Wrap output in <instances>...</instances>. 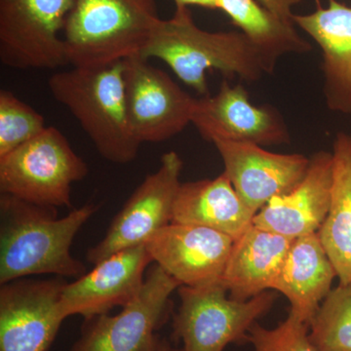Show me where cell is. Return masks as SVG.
<instances>
[{
  "label": "cell",
  "mask_w": 351,
  "mask_h": 351,
  "mask_svg": "<svg viewBox=\"0 0 351 351\" xmlns=\"http://www.w3.org/2000/svg\"><path fill=\"white\" fill-rule=\"evenodd\" d=\"M182 166L177 152L163 154L158 169L135 189L112 219L105 237L89 249L88 262L95 265L117 252L145 245L172 223Z\"/></svg>",
  "instance_id": "9c48e42d"
},
{
  "label": "cell",
  "mask_w": 351,
  "mask_h": 351,
  "mask_svg": "<svg viewBox=\"0 0 351 351\" xmlns=\"http://www.w3.org/2000/svg\"><path fill=\"white\" fill-rule=\"evenodd\" d=\"M178 293L181 306L173 318V339L182 341L184 351H223L230 343H246L250 328L276 301L267 291L249 301H235L221 280L181 286Z\"/></svg>",
  "instance_id": "8992f818"
},
{
  "label": "cell",
  "mask_w": 351,
  "mask_h": 351,
  "mask_svg": "<svg viewBox=\"0 0 351 351\" xmlns=\"http://www.w3.org/2000/svg\"><path fill=\"white\" fill-rule=\"evenodd\" d=\"M217 9L230 17L274 66L284 55L306 54L313 49L294 23L279 17L258 0H217Z\"/></svg>",
  "instance_id": "7402d4cb"
},
{
  "label": "cell",
  "mask_w": 351,
  "mask_h": 351,
  "mask_svg": "<svg viewBox=\"0 0 351 351\" xmlns=\"http://www.w3.org/2000/svg\"><path fill=\"white\" fill-rule=\"evenodd\" d=\"M247 343L254 351H318L309 339V325L291 313L274 329L256 322L249 330Z\"/></svg>",
  "instance_id": "d4e9b609"
},
{
  "label": "cell",
  "mask_w": 351,
  "mask_h": 351,
  "mask_svg": "<svg viewBox=\"0 0 351 351\" xmlns=\"http://www.w3.org/2000/svg\"><path fill=\"white\" fill-rule=\"evenodd\" d=\"M181 286L154 263L137 298L119 313L85 320L71 351H149L172 313L171 295Z\"/></svg>",
  "instance_id": "ba28073f"
},
{
  "label": "cell",
  "mask_w": 351,
  "mask_h": 351,
  "mask_svg": "<svg viewBox=\"0 0 351 351\" xmlns=\"http://www.w3.org/2000/svg\"><path fill=\"white\" fill-rule=\"evenodd\" d=\"M293 23L319 46L327 108L351 114V7L328 0L327 7L304 15L295 14Z\"/></svg>",
  "instance_id": "e0dca14e"
},
{
  "label": "cell",
  "mask_w": 351,
  "mask_h": 351,
  "mask_svg": "<svg viewBox=\"0 0 351 351\" xmlns=\"http://www.w3.org/2000/svg\"><path fill=\"white\" fill-rule=\"evenodd\" d=\"M337 272L317 232L295 239L272 290L285 295L290 313L311 324L332 291Z\"/></svg>",
  "instance_id": "d6986e66"
},
{
  "label": "cell",
  "mask_w": 351,
  "mask_h": 351,
  "mask_svg": "<svg viewBox=\"0 0 351 351\" xmlns=\"http://www.w3.org/2000/svg\"><path fill=\"white\" fill-rule=\"evenodd\" d=\"M149 351H184V350L179 346L173 345L169 339L158 336Z\"/></svg>",
  "instance_id": "83f0119b"
},
{
  "label": "cell",
  "mask_w": 351,
  "mask_h": 351,
  "mask_svg": "<svg viewBox=\"0 0 351 351\" xmlns=\"http://www.w3.org/2000/svg\"><path fill=\"white\" fill-rule=\"evenodd\" d=\"M160 20L156 0H73L63 32L69 64L95 68L138 56Z\"/></svg>",
  "instance_id": "277c9868"
},
{
  "label": "cell",
  "mask_w": 351,
  "mask_h": 351,
  "mask_svg": "<svg viewBox=\"0 0 351 351\" xmlns=\"http://www.w3.org/2000/svg\"><path fill=\"white\" fill-rule=\"evenodd\" d=\"M51 94L68 108L101 157L130 163L141 143L127 117L123 61L95 68L59 71L48 82Z\"/></svg>",
  "instance_id": "3957f363"
},
{
  "label": "cell",
  "mask_w": 351,
  "mask_h": 351,
  "mask_svg": "<svg viewBox=\"0 0 351 351\" xmlns=\"http://www.w3.org/2000/svg\"><path fill=\"white\" fill-rule=\"evenodd\" d=\"M223 173L240 199L254 214L270 200L292 191L306 177L311 158L300 154H276L252 143L216 141Z\"/></svg>",
  "instance_id": "4fadbf2b"
},
{
  "label": "cell",
  "mask_w": 351,
  "mask_h": 351,
  "mask_svg": "<svg viewBox=\"0 0 351 351\" xmlns=\"http://www.w3.org/2000/svg\"><path fill=\"white\" fill-rule=\"evenodd\" d=\"M63 277L16 279L0 288V351H48L66 317Z\"/></svg>",
  "instance_id": "8fae6325"
},
{
  "label": "cell",
  "mask_w": 351,
  "mask_h": 351,
  "mask_svg": "<svg viewBox=\"0 0 351 351\" xmlns=\"http://www.w3.org/2000/svg\"><path fill=\"white\" fill-rule=\"evenodd\" d=\"M73 0H0V61L17 69L69 64L63 38Z\"/></svg>",
  "instance_id": "52a82bcc"
},
{
  "label": "cell",
  "mask_w": 351,
  "mask_h": 351,
  "mask_svg": "<svg viewBox=\"0 0 351 351\" xmlns=\"http://www.w3.org/2000/svg\"><path fill=\"white\" fill-rule=\"evenodd\" d=\"M234 239L205 226L171 223L145 243L154 263L182 286L221 280Z\"/></svg>",
  "instance_id": "9a60e30c"
},
{
  "label": "cell",
  "mask_w": 351,
  "mask_h": 351,
  "mask_svg": "<svg viewBox=\"0 0 351 351\" xmlns=\"http://www.w3.org/2000/svg\"><path fill=\"white\" fill-rule=\"evenodd\" d=\"M309 158L304 180L287 195L270 200L253 225L292 239L318 232L331 206L332 154L321 151Z\"/></svg>",
  "instance_id": "2e32d148"
},
{
  "label": "cell",
  "mask_w": 351,
  "mask_h": 351,
  "mask_svg": "<svg viewBox=\"0 0 351 351\" xmlns=\"http://www.w3.org/2000/svg\"><path fill=\"white\" fill-rule=\"evenodd\" d=\"M154 263L145 245L124 249L94 265L71 283H66L60 299L64 317L80 315L85 320L125 306L140 294L145 269Z\"/></svg>",
  "instance_id": "5bb4252c"
},
{
  "label": "cell",
  "mask_w": 351,
  "mask_h": 351,
  "mask_svg": "<svg viewBox=\"0 0 351 351\" xmlns=\"http://www.w3.org/2000/svg\"><path fill=\"white\" fill-rule=\"evenodd\" d=\"M123 64L127 117L141 144L165 142L191 123L196 98L140 55Z\"/></svg>",
  "instance_id": "30bf717a"
},
{
  "label": "cell",
  "mask_w": 351,
  "mask_h": 351,
  "mask_svg": "<svg viewBox=\"0 0 351 351\" xmlns=\"http://www.w3.org/2000/svg\"><path fill=\"white\" fill-rule=\"evenodd\" d=\"M88 174L86 162L68 138L49 126L0 157V193L32 204L71 207V186Z\"/></svg>",
  "instance_id": "5b68a950"
},
{
  "label": "cell",
  "mask_w": 351,
  "mask_h": 351,
  "mask_svg": "<svg viewBox=\"0 0 351 351\" xmlns=\"http://www.w3.org/2000/svg\"><path fill=\"white\" fill-rule=\"evenodd\" d=\"M318 351H351V283L332 288L309 324Z\"/></svg>",
  "instance_id": "603a6c76"
},
{
  "label": "cell",
  "mask_w": 351,
  "mask_h": 351,
  "mask_svg": "<svg viewBox=\"0 0 351 351\" xmlns=\"http://www.w3.org/2000/svg\"><path fill=\"white\" fill-rule=\"evenodd\" d=\"M176 6H198L202 8L217 9V0H174Z\"/></svg>",
  "instance_id": "4316f807"
},
{
  "label": "cell",
  "mask_w": 351,
  "mask_h": 351,
  "mask_svg": "<svg viewBox=\"0 0 351 351\" xmlns=\"http://www.w3.org/2000/svg\"><path fill=\"white\" fill-rule=\"evenodd\" d=\"M254 217L223 172L214 179L182 182L172 223L205 226L237 240L253 225Z\"/></svg>",
  "instance_id": "ffe728a7"
},
{
  "label": "cell",
  "mask_w": 351,
  "mask_h": 351,
  "mask_svg": "<svg viewBox=\"0 0 351 351\" xmlns=\"http://www.w3.org/2000/svg\"><path fill=\"white\" fill-rule=\"evenodd\" d=\"M140 56L161 60L202 97L210 95L207 71L253 82L276 69L241 32L204 31L184 6H176L172 18L159 21Z\"/></svg>",
  "instance_id": "7a4b0ae2"
},
{
  "label": "cell",
  "mask_w": 351,
  "mask_h": 351,
  "mask_svg": "<svg viewBox=\"0 0 351 351\" xmlns=\"http://www.w3.org/2000/svg\"><path fill=\"white\" fill-rule=\"evenodd\" d=\"M57 208L0 195V284L39 274L80 278L86 267L71 255L73 239L99 206L87 203L58 218Z\"/></svg>",
  "instance_id": "6da1fadb"
},
{
  "label": "cell",
  "mask_w": 351,
  "mask_h": 351,
  "mask_svg": "<svg viewBox=\"0 0 351 351\" xmlns=\"http://www.w3.org/2000/svg\"><path fill=\"white\" fill-rule=\"evenodd\" d=\"M263 6L276 14L282 19L293 23V8L301 3L302 0H258Z\"/></svg>",
  "instance_id": "484cf974"
},
{
  "label": "cell",
  "mask_w": 351,
  "mask_h": 351,
  "mask_svg": "<svg viewBox=\"0 0 351 351\" xmlns=\"http://www.w3.org/2000/svg\"><path fill=\"white\" fill-rule=\"evenodd\" d=\"M46 128L40 113L12 92L0 91V157L36 138Z\"/></svg>",
  "instance_id": "cb8c5ba5"
},
{
  "label": "cell",
  "mask_w": 351,
  "mask_h": 351,
  "mask_svg": "<svg viewBox=\"0 0 351 351\" xmlns=\"http://www.w3.org/2000/svg\"><path fill=\"white\" fill-rule=\"evenodd\" d=\"M351 136V135H350Z\"/></svg>",
  "instance_id": "f1b7e54d"
},
{
  "label": "cell",
  "mask_w": 351,
  "mask_h": 351,
  "mask_svg": "<svg viewBox=\"0 0 351 351\" xmlns=\"http://www.w3.org/2000/svg\"><path fill=\"white\" fill-rule=\"evenodd\" d=\"M331 206L318 235L339 283H351V136L339 132L332 143Z\"/></svg>",
  "instance_id": "44dd1931"
},
{
  "label": "cell",
  "mask_w": 351,
  "mask_h": 351,
  "mask_svg": "<svg viewBox=\"0 0 351 351\" xmlns=\"http://www.w3.org/2000/svg\"><path fill=\"white\" fill-rule=\"evenodd\" d=\"M191 124L210 143L230 141L267 147L291 142L287 124L277 108L254 105L244 86H232L228 80L215 96L196 99Z\"/></svg>",
  "instance_id": "7c38bea8"
},
{
  "label": "cell",
  "mask_w": 351,
  "mask_h": 351,
  "mask_svg": "<svg viewBox=\"0 0 351 351\" xmlns=\"http://www.w3.org/2000/svg\"><path fill=\"white\" fill-rule=\"evenodd\" d=\"M293 241L255 225L234 240L221 276L230 299L246 302L271 289Z\"/></svg>",
  "instance_id": "ac0fdd59"
}]
</instances>
